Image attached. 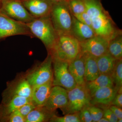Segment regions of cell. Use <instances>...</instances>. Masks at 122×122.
<instances>
[{"mask_svg":"<svg viewBox=\"0 0 122 122\" xmlns=\"http://www.w3.org/2000/svg\"><path fill=\"white\" fill-rule=\"evenodd\" d=\"M87 106L85 107L79 112V116L81 122H93L90 113L87 108Z\"/></svg>","mask_w":122,"mask_h":122,"instance_id":"f546056e","label":"cell"},{"mask_svg":"<svg viewBox=\"0 0 122 122\" xmlns=\"http://www.w3.org/2000/svg\"><path fill=\"white\" fill-rule=\"evenodd\" d=\"M53 86H59L67 90L75 87L77 84L69 71V62L53 58Z\"/></svg>","mask_w":122,"mask_h":122,"instance_id":"52a82bcc","label":"cell"},{"mask_svg":"<svg viewBox=\"0 0 122 122\" xmlns=\"http://www.w3.org/2000/svg\"><path fill=\"white\" fill-rule=\"evenodd\" d=\"M71 34L79 42L83 41L96 35L91 27L80 22L73 15Z\"/></svg>","mask_w":122,"mask_h":122,"instance_id":"2e32d148","label":"cell"},{"mask_svg":"<svg viewBox=\"0 0 122 122\" xmlns=\"http://www.w3.org/2000/svg\"><path fill=\"white\" fill-rule=\"evenodd\" d=\"M86 12L91 18L92 28L96 35L108 41L122 33L107 11L103 7L100 0H83Z\"/></svg>","mask_w":122,"mask_h":122,"instance_id":"6da1fadb","label":"cell"},{"mask_svg":"<svg viewBox=\"0 0 122 122\" xmlns=\"http://www.w3.org/2000/svg\"><path fill=\"white\" fill-rule=\"evenodd\" d=\"M36 107L35 104L31 101L22 105L17 111L22 116L25 118L30 112L35 109Z\"/></svg>","mask_w":122,"mask_h":122,"instance_id":"f1b7e54d","label":"cell"},{"mask_svg":"<svg viewBox=\"0 0 122 122\" xmlns=\"http://www.w3.org/2000/svg\"><path fill=\"white\" fill-rule=\"evenodd\" d=\"M3 1L2 12L9 17L25 24L35 18L28 12L20 0Z\"/></svg>","mask_w":122,"mask_h":122,"instance_id":"9c48e42d","label":"cell"},{"mask_svg":"<svg viewBox=\"0 0 122 122\" xmlns=\"http://www.w3.org/2000/svg\"><path fill=\"white\" fill-rule=\"evenodd\" d=\"M50 17L58 35L71 34L72 14L66 1L53 4Z\"/></svg>","mask_w":122,"mask_h":122,"instance_id":"277c9868","label":"cell"},{"mask_svg":"<svg viewBox=\"0 0 122 122\" xmlns=\"http://www.w3.org/2000/svg\"><path fill=\"white\" fill-rule=\"evenodd\" d=\"M118 90L114 86H107L97 90L91 96V105L103 107L111 106Z\"/></svg>","mask_w":122,"mask_h":122,"instance_id":"4fadbf2b","label":"cell"},{"mask_svg":"<svg viewBox=\"0 0 122 122\" xmlns=\"http://www.w3.org/2000/svg\"><path fill=\"white\" fill-rule=\"evenodd\" d=\"M52 64V57L49 53L45 61L26 76V79L32 87L53 81Z\"/></svg>","mask_w":122,"mask_h":122,"instance_id":"8992f818","label":"cell"},{"mask_svg":"<svg viewBox=\"0 0 122 122\" xmlns=\"http://www.w3.org/2000/svg\"><path fill=\"white\" fill-rule=\"evenodd\" d=\"M81 52L80 42L71 34L58 35L52 49L49 51L53 59L70 62Z\"/></svg>","mask_w":122,"mask_h":122,"instance_id":"7a4b0ae2","label":"cell"},{"mask_svg":"<svg viewBox=\"0 0 122 122\" xmlns=\"http://www.w3.org/2000/svg\"><path fill=\"white\" fill-rule=\"evenodd\" d=\"M26 24L33 36L40 39L48 51H50L54 46L58 37L50 15L35 18Z\"/></svg>","mask_w":122,"mask_h":122,"instance_id":"3957f363","label":"cell"},{"mask_svg":"<svg viewBox=\"0 0 122 122\" xmlns=\"http://www.w3.org/2000/svg\"><path fill=\"white\" fill-rule=\"evenodd\" d=\"M73 16L80 22L92 28L91 19L89 15L86 12Z\"/></svg>","mask_w":122,"mask_h":122,"instance_id":"4dcf8cb0","label":"cell"},{"mask_svg":"<svg viewBox=\"0 0 122 122\" xmlns=\"http://www.w3.org/2000/svg\"><path fill=\"white\" fill-rule=\"evenodd\" d=\"M28 12L35 18L50 15L53 4L49 0H20Z\"/></svg>","mask_w":122,"mask_h":122,"instance_id":"7c38bea8","label":"cell"},{"mask_svg":"<svg viewBox=\"0 0 122 122\" xmlns=\"http://www.w3.org/2000/svg\"><path fill=\"white\" fill-rule=\"evenodd\" d=\"M66 1L73 15L86 12V6L83 0H66Z\"/></svg>","mask_w":122,"mask_h":122,"instance_id":"d4e9b609","label":"cell"},{"mask_svg":"<svg viewBox=\"0 0 122 122\" xmlns=\"http://www.w3.org/2000/svg\"><path fill=\"white\" fill-rule=\"evenodd\" d=\"M97 122H109V121L106 118L103 117L100 118Z\"/></svg>","mask_w":122,"mask_h":122,"instance_id":"d590c367","label":"cell"},{"mask_svg":"<svg viewBox=\"0 0 122 122\" xmlns=\"http://www.w3.org/2000/svg\"><path fill=\"white\" fill-rule=\"evenodd\" d=\"M32 87L26 79L20 81L14 89L12 96H17L31 99Z\"/></svg>","mask_w":122,"mask_h":122,"instance_id":"603a6c76","label":"cell"},{"mask_svg":"<svg viewBox=\"0 0 122 122\" xmlns=\"http://www.w3.org/2000/svg\"><path fill=\"white\" fill-rule=\"evenodd\" d=\"M49 0L52 2L53 4H56L59 2L66 1V0Z\"/></svg>","mask_w":122,"mask_h":122,"instance_id":"e575fe53","label":"cell"},{"mask_svg":"<svg viewBox=\"0 0 122 122\" xmlns=\"http://www.w3.org/2000/svg\"><path fill=\"white\" fill-rule=\"evenodd\" d=\"M117 59L108 52L96 58L100 74L111 75Z\"/></svg>","mask_w":122,"mask_h":122,"instance_id":"ffe728a7","label":"cell"},{"mask_svg":"<svg viewBox=\"0 0 122 122\" xmlns=\"http://www.w3.org/2000/svg\"><path fill=\"white\" fill-rule=\"evenodd\" d=\"M16 35L33 36L25 23L12 19L0 12V38Z\"/></svg>","mask_w":122,"mask_h":122,"instance_id":"ba28073f","label":"cell"},{"mask_svg":"<svg viewBox=\"0 0 122 122\" xmlns=\"http://www.w3.org/2000/svg\"><path fill=\"white\" fill-rule=\"evenodd\" d=\"M83 54L85 57V81L87 82L93 81L100 75L96 58L88 55Z\"/></svg>","mask_w":122,"mask_h":122,"instance_id":"ac0fdd59","label":"cell"},{"mask_svg":"<svg viewBox=\"0 0 122 122\" xmlns=\"http://www.w3.org/2000/svg\"><path fill=\"white\" fill-rule=\"evenodd\" d=\"M53 112L43 106L36 107L25 118V122H42L49 120Z\"/></svg>","mask_w":122,"mask_h":122,"instance_id":"44dd1931","label":"cell"},{"mask_svg":"<svg viewBox=\"0 0 122 122\" xmlns=\"http://www.w3.org/2000/svg\"><path fill=\"white\" fill-rule=\"evenodd\" d=\"M67 93L68 104L61 109L64 114L79 113L90 104L91 96L85 85H77L72 89L67 90Z\"/></svg>","mask_w":122,"mask_h":122,"instance_id":"5b68a950","label":"cell"},{"mask_svg":"<svg viewBox=\"0 0 122 122\" xmlns=\"http://www.w3.org/2000/svg\"></svg>","mask_w":122,"mask_h":122,"instance_id":"f35d334b","label":"cell"},{"mask_svg":"<svg viewBox=\"0 0 122 122\" xmlns=\"http://www.w3.org/2000/svg\"><path fill=\"white\" fill-rule=\"evenodd\" d=\"M114 86L119 89L122 86V59L117 60L110 75Z\"/></svg>","mask_w":122,"mask_h":122,"instance_id":"cb8c5ba5","label":"cell"},{"mask_svg":"<svg viewBox=\"0 0 122 122\" xmlns=\"http://www.w3.org/2000/svg\"><path fill=\"white\" fill-rule=\"evenodd\" d=\"M109 41L104 38L96 35L80 42L81 53L97 58L107 52Z\"/></svg>","mask_w":122,"mask_h":122,"instance_id":"30bf717a","label":"cell"},{"mask_svg":"<svg viewBox=\"0 0 122 122\" xmlns=\"http://www.w3.org/2000/svg\"><path fill=\"white\" fill-rule=\"evenodd\" d=\"M117 122H122V119H118Z\"/></svg>","mask_w":122,"mask_h":122,"instance_id":"8d00e7d4","label":"cell"},{"mask_svg":"<svg viewBox=\"0 0 122 122\" xmlns=\"http://www.w3.org/2000/svg\"><path fill=\"white\" fill-rule=\"evenodd\" d=\"M110 109L115 115L118 119H122V108L115 106L113 105H111L110 107Z\"/></svg>","mask_w":122,"mask_h":122,"instance_id":"836d02e7","label":"cell"},{"mask_svg":"<svg viewBox=\"0 0 122 122\" xmlns=\"http://www.w3.org/2000/svg\"><path fill=\"white\" fill-rule=\"evenodd\" d=\"M103 111V117L107 119L109 122H117V117L110 108L106 107Z\"/></svg>","mask_w":122,"mask_h":122,"instance_id":"1f68e13d","label":"cell"},{"mask_svg":"<svg viewBox=\"0 0 122 122\" xmlns=\"http://www.w3.org/2000/svg\"></svg>","mask_w":122,"mask_h":122,"instance_id":"74e56055","label":"cell"},{"mask_svg":"<svg viewBox=\"0 0 122 122\" xmlns=\"http://www.w3.org/2000/svg\"><path fill=\"white\" fill-rule=\"evenodd\" d=\"M87 108L90 113L93 122H97L103 117V111L100 107L90 104L87 106Z\"/></svg>","mask_w":122,"mask_h":122,"instance_id":"4316f807","label":"cell"},{"mask_svg":"<svg viewBox=\"0 0 122 122\" xmlns=\"http://www.w3.org/2000/svg\"><path fill=\"white\" fill-rule=\"evenodd\" d=\"M52 81L32 87L31 100L36 107L43 106L49 96Z\"/></svg>","mask_w":122,"mask_h":122,"instance_id":"e0dca14e","label":"cell"},{"mask_svg":"<svg viewBox=\"0 0 122 122\" xmlns=\"http://www.w3.org/2000/svg\"><path fill=\"white\" fill-rule=\"evenodd\" d=\"M25 118L16 111L10 115L0 120V122H25Z\"/></svg>","mask_w":122,"mask_h":122,"instance_id":"83f0119b","label":"cell"},{"mask_svg":"<svg viewBox=\"0 0 122 122\" xmlns=\"http://www.w3.org/2000/svg\"><path fill=\"white\" fill-rule=\"evenodd\" d=\"M12 96L11 99L2 102L0 104V120L17 110L22 105L32 101L31 99L24 97Z\"/></svg>","mask_w":122,"mask_h":122,"instance_id":"9a60e30c","label":"cell"},{"mask_svg":"<svg viewBox=\"0 0 122 122\" xmlns=\"http://www.w3.org/2000/svg\"><path fill=\"white\" fill-rule=\"evenodd\" d=\"M53 122H80L79 113L66 114V115L59 117L53 115L49 120Z\"/></svg>","mask_w":122,"mask_h":122,"instance_id":"484cf974","label":"cell"},{"mask_svg":"<svg viewBox=\"0 0 122 122\" xmlns=\"http://www.w3.org/2000/svg\"><path fill=\"white\" fill-rule=\"evenodd\" d=\"M68 102L67 90L59 86H53L49 96L43 107L53 112L57 109L65 108Z\"/></svg>","mask_w":122,"mask_h":122,"instance_id":"8fae6325","label":"cell"},{"mask_svg":"<svg viewBox=\"0 0 122 122\" xmlns=\"http://www.w3.org/2000/svg\"><path fill=\"white\" fill-rule=\"evenodd\" d=\"M107 52L117 60L122 59V33L109 41Z\"/></svg>","mask_w":122,"mask_h":122,"instance_id":"7402d4cb","label":"cell"},{"mask_svg":"<svg viewBox=\"0 0 122 122\" xmlns=\"http://www.w3.org/2000/svg\"><path fill=\"white\" fill-rule=\"evenodd\" d=\"M68 68L77 85L84 86L86 85L85 57L80 52L75 59L69 62Z\"/></svg>","mask_w":122,"mask_h":122,"instance_id":"5bb4252c","label":"cell"},{"mask_svg":"<svg viewBox=\"0 0 122 122\" xmlns=\"http://www.w3.org/2000/svg\"><path fill=\"white\" fill-rule=\"evenodd\" d=\"M114 86L111 76L106 74H100L93 81L86 82L85 85L91 96L99 89Z\"/></svg>","mask_w":122,"mask_h":122,"instance_id":"d6986e66","label":"cell"},{"mask_svg":"<svg viewBox=\"0 0 122 122\" xmlns=\"http://www.w3.org/2000/svg\"><path fill=\"white\" fill-rule=\"evenodd\" d=\"M111 105H113L115 106L122 108V94L117 93L116 95L113 100L112 102Z\"/></svg>","mask_w":122,"mask_h":122,"instance_id":"d6a6232c","label":"cell"}]
</instances>
